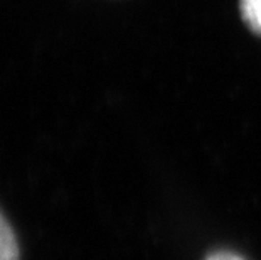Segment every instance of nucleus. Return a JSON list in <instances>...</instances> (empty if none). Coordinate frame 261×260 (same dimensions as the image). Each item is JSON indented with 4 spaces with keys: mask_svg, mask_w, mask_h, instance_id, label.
<instances>
[{
    "mask_svg": "<svg viewBox=\"0 0 261 260\" xmlns=\"http://www.w3.org/2000/svg\"><path fill=\"white\" fill-rule=\"evenodd\" d=\"M19 242L9 221L0 213V260H19Z\"/></svg>",
    "mask_w": 261,
    "mask_h": 260,
    "instance_id": "f257e3e1",
    "label": "nucleus"
},
{
    "mask_svg": "<svg viewBox=\"0 0 261 260\" xmlns=\"http://www.w3.org/2000/svg\"><path fill=\"white\" fill-rule=\"evenodd\" d=\"M240 9L249 29L261 36V0H240Z\"/></svg>",
    "mask_w": 261,
    "mask_h": 260,
    "instance_id": "f03ea898",
    "label": "nucleus"
},
{
    "mask_svg": "<svg viewBox=\"0 0 261 260\" xmlns=\"http://www.w3.org/2000/svg\"><path fill=\"white\" fill-rule=\"evenodd\" d=\"M205 260H244V258H241L240 255H236V253H232V252L219 250V252L211 253V255L205 258Z\"/></svg>",
    "mask_w": 261,
    "mask_h": 260,
    "instance_id": "7ed1b4c3",
    "label": "nucleus"
}]
</instances>
